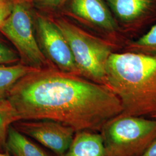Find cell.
Here are the masks:
<instances>
[{
    "label": "cell",
    "mask_w": 156,
    "mask_h": 156,
    "mask_svg": "<svg viewBox=\"0 0 156 156\" xmlns=\"http://www.w3.org/2000/svg\"><path fill=\"white\" fill-rule=\"evenodd\" d=\"M6 99L19 120H53L76 133H100L123 111L119 98L105 85L51 67L28 73Z\"/></svg>",
    "instance_id": "obj_1"
},
{
    "label": "cell",
    "mask_w": 156,
    "mask_h": 156,
    "mask_svg": "<svg viewBox=\"0 0 156 156\" xmlns=\"http://www.w3.org/2000/svg\"><path fill=\"white\" fill-rule=\"evenodd\" d=\"M105 85L119 98L122 114L151 117L156 113V56L113 53L106 63Z\"/></svg>",
    "instance_id": "obj_2"
},
{
    "label": "cell",
    "mask_w": 156,
    "mask_h": 156,
    "mask_svg": "<svg viewBox=\"0 0 156 156\" xmlns=\"http://www.w3.org/2000/svg\"><path fill=\"white\" fill-rule=\"evenodd\" d=\"M51 19L68 43L80 76L105 85L106 63L113 53V45L88 33L66 17Z\"/></svg>",
    "instance_id": "obj_3"
},
{
    "label": "cell",
    "mask_w": 156,
    "mask_h": 156,
    "mask_svg": "<svg viewBox=\"0 0 156 156\" xmlns=\"http://www.w3.org/2000/svg\"><path fill=\"white\" fill-rule=\"evenodd\" d=\"M100 133L106 156H142L156 140V119L121 113Z\"/></svg>",
    "instance_id": "obj_4"
},
{
    "label": "cell",
    "mask_w": 156,
    "mask_h": 156,
    "mask_svg": "<svg viewBox=\"0 0 156 156\" xmlns=\"http://www.w3.org/2000/svg\"><path fill=\"white\" fill-rule=\"evenodd\" d=\"M32 7L29 0H13L11 12L0 32L15 46L22 64L38 69L49 68L35 35Z\"/></svg>",
    "instance_id": "obj_5"
},
{
    "label": "cell",
    "mask_w": 156,
    "mask_h": 156,
    "mask_svg": "<svg viewBox=\"0 0 156 156\" xmlns=\"http://www.w3.org/2000/svg\"><path fill=\"white\" fill-rule=\"evenodd\" d=\"M34 16L38 44L49 64L61 71L80 76L68 43L51 17L39 12Z\"/></svg>",
    "instance_id": "obj_6"
},
{
    "label": "cell",
    "mask_w": 156,
    "mask_h": 156,
    "mask_svg": "<svg viewBox=\"0 0 156 156\" xmlns=\"http://www.w3.org/2000/svg\"><path fill=\"white\" fill-rule=\"evenodd\" d=\"M12 126L28 137L62 156L73 141L75 131L65 124L50 120H19Z\"/></svg>",
    "instance_id": "obj_7"
},
{
    "label": "cell",
    "mask_w": 156,
    "mask_h": 156,
    "mask_svg": "<svg viewBox=\"0 0 156 156\" xmlns=\"http://www.w3.org/2000/svg\"><path fill=\"white\" fill-rule=\"evenodd\" d=\"M67 14L104 33L119 30L116 20L104 0H68Z\"/></svg>",
    "instance_id": "obj_8"
},
{
    "label": "cell",
    "mask_w": 156,
    "mask_h": 156,
    "mask_svg": "<svg viewBox=\"0 0 156 156\" xmlns=\"http://www.w3.org/2000/svg\"><path fill=\"white\" fill-rule=\"evenodd\" d=\"M116 21L138 25L156 15V0H104Z\"/></svg>",
    "instance_id": "obj_9"
},
{
    "label": "cell",
    "mask_w": 156,
    "mask_h": 156,
    "mask_svg": "<svg viewBox=\"0 0 156 156\" xmlns=\"http://www.w3.org/2000/svg\"><path fill=\"white\" fill-rule=\"evenodd\" d=\"M62 156H106L100 133H75L68 149Z\"/></svg>",
    "instance_id": "obj_10"
},
{
    "label": "cell",
    "mask_w": 156,
    "mask_h": 156,
    "mask_svg": "<svg viewBox=\"0 0 156 156\" xmlns=\"http://www.w3.org/2000/svg\"><path fill=\"white\" fill-rule=\"evenodd\" d=\"M6 151L13 156H49L13 126L8 130Z\"/></svg>",
    "instance_id": "obj_11"
},
{
    "label": "cell",
    "mask_w": 156,
    "mask_h": 156,
    "mask_svg": "<svg viewBox=\"0 0 156 156\" xmlns=\"http://www.w3.org/2000/svg\"><path fill=\"white\" fill-rule=\"evenodd\" d=\"M37 69L22 63L0 66V100L6 99L15 84L28 73Z\"/></svg>",
    "instance_id": "obj_12"
},
{
    "label": "cell",
    "mask_w": 156,
    "mask_h": 156,
    "mask_svg": "<svg viewBox=\"0 0 156 156\" xmlns=\"http://www.w3.org/2000/svg\"><path fill=\"white\" fill-rule=\"evenodd\" d=\"M19 121L16 112L7 99L0 100V153H5L6 142L9 127Z\"/></svg>",
    "instance_id": "obj_13"
},
{
    "label": "cell",
    "mask_w": 156,
    "mask_h": 156,
    "mask_svg": "<svg viewBox=\"0 0 156 156\" xmlns=\"http://www.w3.org/2000/svg\"><path fill=\"white\" fill-rule=\"evenodd\" d=\"M127 50L156 56V24L144 35L130 42Z\"/></svg>",
    "instance_id": "obj_14"
},
{
    "label": "cell",
    "mask_w": 156,
    "mask_h": 156,
    "mask_svg": "<svg viewBox=\"0 0 156 156\" xmlns=\"http://www.w3.org/2000/svg\"><path fill=\"white\" fill-rule=\"evenodd\" d=\"M68 0H29L33 7L45 12L55 11L62 8Z\"/></svg>",
    "instance_id": "obj_15"
},
{
    "label": "cell",
    "mask_w": 156,
    "mask_h": 156,
    "mask_svg": "<svg viewBox=\"0 0 156 156\" xmlns=\"http://www.w3.org/2000/svg\"><path fill=\"white\" fill-rule=\"evenodd\" d=\"M20 60L16 51L0 40V66L15 64Z\"/></svg>",
    "instance_id": "obj_16"
},
{
    "label": "cell",
    "mask_w": 156,
    "mask_h": 156,
    "mask_svg": "<svg viewBox=\"0 0 156 156\" xmlns=\"http://www.w3.org/2000/svg\"><path fill=\"white\" fill-rule=\"evenodd\" d=\"M13 0H0V27L12 11Z\"/></svg>",
    "instance_id": "obj_17"
},
{
    "label": "cell",
    "mask_w": 156,
    "mask_h": 156,
    "mask_svg": "<svg viewBox=\"0 0 156 156\" xmlns=\"http://www.w3.org/2000/svg\"><path fill=\"white\" fill-rule=\"evenodd\" d=\"M142 156H156V140L152 143Z\"/></svg>",
    "instance_id": "obj_18"
},
{
    "label": "cell",
    "mask_w": 156,
    "mask_h": 156,
    "mask_svg": "<svg viewBox=\"0 0 156 156\" xmlns=\"http://www.w3.org/2000/svg\"><path fill=\"white\" fill-rule=\"evenodd\" d=\"M0 156H10L9 154H7L6 153H0Z\"/></svg>",
    "instance_id": "obj_19"
},
{
    "label": "cell",
    "mask_w": 156,
    "mask_h": 156,
    "mask_svg": "<svg viewBox=\"0 0 156 156\" xmlns=\"http://www.w3.org/2000/svg\"><path fill=\"white\" fill-rule=\"evenodd\" d=\"M151 117H152V118H154V119H156V113L155 114V115H154L153 116H152Z\"/></svg>",
    "instance_id": "obj_20"
}]
</instances>
